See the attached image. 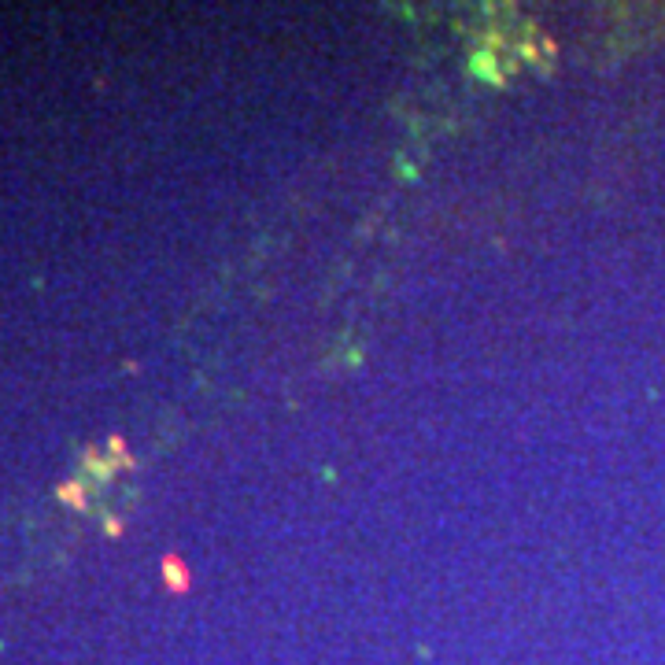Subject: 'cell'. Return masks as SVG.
Listing matches in <instances>:
<instances>
[{
    "label": "cell",
    "instance_id": "6da1fadb",
    "mask_svg": "<svg viewBox=\"0 0 665 665\" xmlns=\"http://www.w3.org/2000/svg\"><path fill=\"white\" fill-rule=\"evenodd\" d=\"M159 573H163V581H167L170 592H185V588H189V566H185L178 555H163Z\"/></svg>",
    "mask_w": 665,
    "mask_h": 665
},
{
    "label": "cell",
    "instance_id": "7a4b0ae2",
    "mask_svg": "<svg viewBox=\"0 0 665 665\" xmlns=\"http://www.w3.org/2000/svg\"><path fill=\"white\" fill-rule=\"evenodd\" d=\"M60 499L67 503V507H74V510H82L85 507V492H82V484H63L60 488Z\"/></svg>",
    "mask_w": 665,
    "mask_h": 665
},
{
    "label": "cell",
    "instance_id": "3957f363",
    "mask_svg": "<svg viewBox=\"0 0 665 665\" xmlns=\"http://www.w3.org/2000/svg\"><path fill=\"white\" fill-rule=\"evenodd\" d=\"M104 532H108V536H119V532H122V521L108 518V521H104Z\"/></svg>",
    "mask_w": 665,
    "mask_h": 665
}]
</instances>
